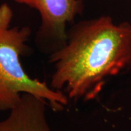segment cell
I'll use <instances>...</instances> for the list:
<instances>
[{
	"instance_id": "cell-1",
	"label": "cell",
	"mask_w": 131,
	"mask_h": 131,
	"mask_svg": "<svg viewBox=\"0 0 131 131\" xmlns=\"http://www.w3.org/2000/svg\"><path fill=\"white\" fill-rule=\"evenodd\" d=\"M50 86L69 98H95L107 79L131 66V24L109 16L82 21L50 56Z\"/></svg>"
},
{
	"instance_id": "cell-2",
	"label": "cell",
	"mask_w": 131,
	"mask_h": 131,
	"mask_svg": "<svg viewBox=\"0 0 131 131\" xmlns=\"http://www.w3.org/2000/svg\"><path fill=\"white\" fill-rule=\"evenodd\" d=\"M13 18V12L9 5H0V110H11L24 93L45 100L55 111L63 110L69 101L66 95L31 78L24 70L20 57L28 52L26 42L31 30L28 26L11 27Z\"/></svg>"
},
{
	"instance_id": "cell-3",
	"label": "cell",
	"mask_w": 131,
	"mask_h": 131,
	"mask_svg": "<svg viewBox=\"0 0 131 131\" xmlns=\"http://www.w3.org/2000/svg\"><path fill=\"white\" fill-rule=\"evenodd\" d=\"M19 4L37 9L40 15L41 26L39 34L62 42L67 39L66 26L80 13L82 5L80 0H14Z\"/></svg>"
},
{
	"instance_id": "cell-4",
	"label": "cell",
	"mask_w": 131,
	"mask_h": 131,
	"mask_svg": "<svg viewBox=\"0 0 131 131\" xmlns=\"http://www.w3.org/2000/svg\"><path fill=\"white\" fill-rule=\"evenodd\" d=\"M47 104L42 98L24 93L7 117L0 120V131H52L46 117Z\"/></svg>"
}]
</instances>
